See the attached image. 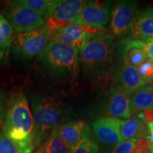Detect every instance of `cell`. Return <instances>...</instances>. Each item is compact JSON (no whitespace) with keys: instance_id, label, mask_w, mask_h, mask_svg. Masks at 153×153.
<instances>
[{"instance_id":"9c48e42d","label":"cell","mask_w":153,"mask_h":153,"mask_svg":"<svg viewBox=\"0 0 153 153\" xmlns=\"http://www.w3.org/2000/svg\"><path fill=\"white\" fill-rule=\"evenodd\" d=\"M48 32L51 41H59L80 50L93 36L102 32V30L85 27L76 23H70L62 28L51 31L48 30Z\"/></svg>"},{"instance_id":"44dd1931","label":"cell","mask_w":153,"mask_h":153,"mask_svg":"<svg viewBox=\"0 0 153 153\" xmlns=\"http://www.w3.org/2000/svg\"><path fill=\"white\" fill-rule=\"evenodd\" d=\"M0 153H24L14 141L8 138L3 132H0Z\"/></svg>"},{"instance_id":"30bf717a","label":"cell","mask_w":153,"mask_h":153,"mask_svg":"<svg viewBox=\"0 0 153 153\" xmlns=\"http://www.w3.org/2000/svg\"><path fill=\"white\" fill-rule=\"evenodd\" d=\"M137 1H120L116 3L111 16L110 32L120 36L128 33L137 15Z\"/></svg>"},{"instance_id":"484cf974","label":"cell","mask_w":153,"mask_h":153,"mask_svg":"<svg viewBox=\"0 0 153 153\" xmlns=\"http://www.w3.org/2000/svg\"><path fill=\"white\" fill-rule=\"evenodd\" d=\"M143 49L145 51L147 57L153 61V38L143 40Z\"/></svg>"},{"instance_id":"ac0fdd59","label":"cell","mask_w":153,"mask_h":153,"mask_svg":"<svg viewBox=\"0 0 153 153\" xmlns=\"http://www.w3.org/2000/svg\"><path fill=\"white\" fill-rule=\"evenodd\" d=\"M43 145L44 153H70L72 151V148L59 135L57 128L51 132Z\"/></svg>"},{"instance_id":"5b68a950","label":"cell","mask_w":153,"mask_h":153,"mask_svg":"<svg viewBox=\"0 0 153 153\" xmlns=\"http://www.w3.org/2000/svg\"><path fill=\"white\" fill-rule=\"evenodd\" d=\"M51 41L48 30L44 26L38 30L17 33L12 38L11 48L16 57L27 60L39 56Z\"/></svg>"},{"instance_id":"6da1fadb","label":"cell","mask_w":153,"mask_h":153,"mask_svg":"<svg viewBox=\"0 0 153 153\" xmlns=\"http://www.w3.org/2000/svg\"><path fill=\"white\" fill-rule=\"evenodd\" d=\"M2 132L24 153H32L36 149L33 116L24 93L14 94L9 101Z\"/></svg>"},{"instance_id":"4dcf8cb0","label":"cell","mask_w":153,"mask_h":153,"mask_svg":"<svg viewBox=\"0 0 153 153\" xmlns=\"http://www.w3.org/2000/svg\"><path fill=\"white\" fill-rule=\"evenodd\" d=\"M4 51H3V49L1 48V47H0V60H1V59L3 58V57H4Z\"/></svg>"},{"instance_id":"4316f807","label":"cell","mask_w":153,"mask_h":153,"mask_svg":"<svg viewBox=\"0 0 153 153\" xmlns=\"http://www.w3.org/2000/svg\"><path fill=\"white\" fill-rule=\"evenodd\" d=\"M137 116L140 118L147 125L153 123V108H150V109L141 111L139 113Z\"/></svg>"},{"instance_id":"83f0119b","label":"cell","mask_w":153,"mask_h":153,"mask_svg":"<svg viewBox=\"0 0 153 153\" xmlns=\"http://www.w3.org/2000/svg\"><path fill=\"white\" fill-rule=\"evenodd\" d=\"M148 129H149V135H148V138L149 139V140H150L151 145H152V149L153 152V123L149 124Z\"/></svg>"},{"instance_id":"f1b7e54d","label":"cell","mask_w":153,"mask_h":153,"mask_svg":"<svg viewBox=\"0 0 153 153\" xmlns=\"http://www.w3.org/2000/svg\"><path fill=\"white\" fill-rule=\"evenodd\" d=\"M4 114V104H3V100L1 98V96L0 94V120H1V118H2Z\"/></svg>"},{"instance_id":"f546056e","label":"cell","mask_w":153,"mask_h":153,"mask_svg":"<svg viewBox=\"0 0 153 153\" xmlns=\"http://www.w3.org/2000/svg\"><path fill=\"white\" fill-rule=\"evenodd\" d=\"M32 153H44V148H43V145H42L41 147H40L37 150L35 151L34 152H32Z\"/></svg>"},{"instance_id":"ba28073f","label":"cell","mask_w":153,"mask_h":153,"mask_svg":"<svg viewBox=\"0 0 153 153\" xmlns=\"http://www.w3.org/2000/svg\"><path fill=\"white\" fill-rule=\"evenodd\" d=\"M111 1H85L74 23L96 30H104L111 20Z\"/></svg>"},{"instance_id":"d6986e66","label":"cell","mask_w":153,"mask_h":153,"mask_svg":"<svg viewBox=\"0 0 153 153\" xmlns=\"http://www.w3.org/2000/svg\"><path fill=\"white\" fill-rule=\"evenodd\" d=\"M13 32L14 30L8 21L0 13V47L7 54L11 47Z\"/></svg>"},{"instance_id":"5bb4252c","label":"cell","mask_w":153,"mask_h":153,"mask_svg":"<svg viewBox=\"0 0 153 153\" xmlns=\"http://www.w3.org/2000/svg\"><path fill=\"white\" fill-rule=\"evenodd\" d=\"M59 135L72 150L83 139H89L90 128L83 120H76L62 123L57 128Z\"/></svg>"},{"instance_id":"8992f818","label":"cell","mask_w":153,"mask_h":153,"mask_svg":"<svg viewBox=\"0 0 153 153\" xmlns=\"http://www.w3.org/2000/svg\"><path fill=\"white\" fill-rule=\"evenodd\" d=\"M85 2L82 0H49L45 26L51 31L74 23Z\"/></svg>"},{"instance_id":"277c9868","label":"cell","mask_w":153,"mask_h":153,"mask_svg":"<svg viewBox=\"0 0 153 153\" xmlns=\"http://www.w3.org/2000/svg\"><path fill=\"white\" fill-rule=\"evenodd\" d=\"M32 116L35 131L36 148L43 142L48 134L61 126L66 116L64 112L51 99L40 96L30 97Z\"/></svg>"},{"instance_id":"3957f363","label":"cell","mask_w":153,"mask_h":153,"mask_svg":"<svg viewBox=\"0 0 153 153\" xmlns=\"http://www.w3.org/2000/svg\"><path fill=\"white\" fill-rule=\"evenodd\" d=\"M114 43L111 35L104 32L95 34L79 50L84 72L89 76H102L108 72L112 62Z\"/></svg>"},{"instance_id":"4fadbf2b","label":"cell","mask_w":153,"mask_h":153,"mask_svg":"<svg viewBox=\"0 0 153 153\" xmlns=\"http://www.w3.org/2000/svg\"><path fill=\"white\" fill-rule=\"evenodd\" d=\"M116 79L118 85L129 94L146 85L140 75L137 68L131 65L123 59L116 71Z\"/></svg>"},{"instance_id":"cb8c5ba5","label":"cell","mask_w":153,"mask_h":153,"mask_svg":"<svg viewBox=\"0 0 153 153\" xmlns=\"http://www.w3.org/2000/svg\"><path fill=\"white\" fill-rule=\"evenodd\" d=\"M130 153H153L149 139L147 137L136 141Z\"/></svg>"},{"instance_id":"ffe728a7","label":"cell","mask_w":153,"mask_h":153,"mask_svg":"<svg viewBox=\"0 0 153 153\" xmlns=\"http://www.w3.org/2000/svg\"><path fill=\"white\" fill-rule=\"evenodd\" d=\"M139 74L145 85L153 84V61L147 59L144 62L137 67Z\"/></svg>"},{"instance_id":"d4e9b609","label":"cell","mask_w":153,"mask_h":153,"mask_svg":"<svg viewBox=\"0 0 153 153\" xmlns=\"http://www.w3.org/2000/svg\"><path fill=\"white\" fill-rule=\"evenodd\" d=\"M136 141L135 140H123L119 144L116 145L111 153H130L133 148Z\"/></svg>"},{"instance_id":"52a82bcc","label":"cell","mask_w":153,"mask_h":153,"mask_svg":"<svg viewBox=\"0 0 153 153\" xmlns=\"http://www.w3.org/2000/svg\"><path fill=\"white\" fill-rule=\"evenodd\" d=\"M7 16L13 30L18 33L38 30L45 24L44 19L23 4L22 0L12 1L9 5Z\"/></svg>"},{"instance_id":"603a6c76","label":"cell","mask_w":153,"mask_h":153,"mask_svg":"<svg viewBox=\"0 0 153 153\" xmlns=\"http://www.w3.org/2000/svg\"><path fill=\"white\" fill-rule=\"evenodd\" d=\"M99 147L96 143L89 139H83L70 153H98Z\"/></svg>"},{"instance_id":"9a60e30c","label":"cell","mask_w":153,"mask_h":153,"mask_svg":"<svg viewBox=\"0 0 153 153\" xmlns=\"http://www.w3.org/2000/svg\"><path fill=\"white\" fill-rule=\"evenodd\" d=\"M128 33L131 40L153 38V8L137 14Z\"/></svg>"},{"instance_id":"7c38bea8","label":"cell","mask_w":153,"mask_h":153,"mask_svg":"<svg viewBox=\"0 0 153 153\" xmlns=\"http://www.w3.org/2000/svg\"><path fill=\"white\" fill-rule=\"evenodd\" d=\"M123 120L117 118H99L91 123L92 131L99 142L109 145H116L123 141L120 133Z\"/></svg>"},{"instance_id":"7402d4cb","label":"cell","mask_w":153,"mask_h":153,"mask_svg":"<svg viewBox=\"0 0 153 153\" xmlns=\"http://www.w3.org/2000/svg\"><path fill=\"white\" fill-rule=\"evenodd\" d=\"M22 3L45 19L47 14L49 0H22Z\"/></svg>"},{"instance_id":"e0dca14e","label":"cell","mask_w":153,"mask_h":153,"mask_svg":"<svg viewBox=\"0 0 153 153\" xmlns=\"http://www.w3.org/2000/svg\"><path fill=\"white\" fill-rule=\"evenodd\" d=\"M131 114L153 108V86L145 85L130 94Z\"/></svg>"},{"instance_id":"7a4b0ae2","label":"cell","mask_w":153,"mask_h":153,"mask_svg":"<svg viewBox=\"0 0 153 153\" xmlns=\"http://www.w3.org/2000/svg\"><path fill=\"white\" fill-rule=\"evenodd\" d=\"M40 65L55 76L75 80L79 72V50L59 41H51L38 57Z\"/></svg>"},{"instance_id":"2e32d148","label":"cell","mask_w":153,"mask_h":153,"mask_svg":"<svg viewBox=\"0 0 153 153\" xmlns=\"http://www.w3.org/2000/svg\"><path fill=\"white\" fill-rule=\"evenodd\" d=\"M120 133L123 140L137 141L147 138L149 135L148 126L137 116L123 120Z\"/></svg>"},{"instance_id":"8fae6325","label":"cell","mask_w":153,"mask_h":153,"mask_svg":"<svg viewBox=\"0 0 153 153\" xmlns=\"http://www.w3.org/2000/svg\"><path fill=\"white\" fill-rule=\"evenodd\" d=\"M108 93L104 114L108 117L128 118L132 115L129 94L118 83H114L110 87Z\"/></svg>"}]
</instances>
